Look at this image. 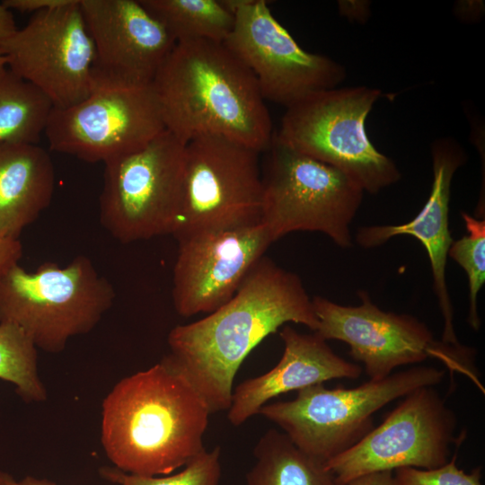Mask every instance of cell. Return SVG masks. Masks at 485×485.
I'll list each match as a JSON object with an SVG mask.
<instances>
[{"mask_svg": "<svg viewBox=\"0 0 485 485\" xmlns=\"http://www.w3.org/2000/svg\"><path fill=\"white\" fill-rule=\"evenodd\" d=\"M287 322L313 331L319 328L313 300L301 278L263 256L227 303L170 331L171 352L166 356L203 398L210 413L227 410L243 360Z\"/></svg>", "mask_w": 485, "mask_h": 485, "instance_id": "1", "label": "cell"}, {"mask_svg": "<svg viewBox=\"0 0 485 485\" xmlns=\"http://www.w3.org/2000/svg\"><path fill=\"white\" fill-rule=\"evenodd\" d=\"M209 409L167 356L118 382L102 402L101 444L114 467L169 475L202 452Z\"/></svg>", "mask_w": 485, "mask_h": 485, "instance_id": "2", "label": "cell"}, {"mask_svg": "<svg viewBox=\"0 0 485 485\" xmlns=\"http://www.w3.org/2000/svg\"><path fill=\"white\" fill-rule=\"evenodd\" d=\"M166 130L183 144L219 136L263 152L273 128L252 72L224 43L177 42L153 83Z\"/></svg>", "mask_w": 485, "mask_h": 485, "instance_id": "3", "label": "cell"}, {"mask_svg": "<svg viewBox=\"0 0 485 485\" xmlns=\"http://www.w3.org/2000/svg\"><path fill=\"white\" fill-rule=\"evenodd\" d=\"M114 298L112 285L85 256L65 267L44 262L33 272L17 264L0 278V323L18 326L37 348L59 353L71 338L90 332Z\"/></svg>", "mask_w": 485, "mask_h": 485, "instance_id": "4", "label": "cell"}, {"mask_svg": "<svg viewBox=\"0 0 485 485\" xmlns=\"http://www.w3.org/2000/svg\"><path fill=\"white\" fill-rule=\"evenodd\" d=\"M379 89L351 86L309 94L287 108L275 137L289 147L345 173L375 194L401 174L370 141L366 121L381 98Z\"/></svg>", "mask_w": 485, "mask_h": 485, "instance_id": "5", "label": "cell"}, {"mask_svg": "<svg viewBox=\"0 0 485 485\" xmlns=\"http://www.w3.org/2000/svg\"><path fill=\"white\" fill-rule=\"evenodd\" d=\"M445 370L412 366L354 388L318 384L297 391L295 399L263 405L258 414L278 425L303 452L322 462L348 450L373 428V416L416 389L435 386Z\"/></svg>", "mask_w": 485, "mask_h": 485, "instance_id": "6", "label": "cell"}, {"mask_svg": "<svg viewBox=\"0 0 485 485\" xmlns=\"http://www.w3.org/2000/svg\"><path fill=\"white\" fill-rule=\"evenodd\" d=\"M260 223L272 242L296 231L320 232L341 248L364 190L338 169L281 143L273 134L261 171Z\"/></svg>", "mask_w": 485, "mask_h": 485, "instance_id": "7", "label": "cell"}, {"mask_svg": "<svg viewBox=\"0 0 485 485\" xmlns=\"http://www.w3.org/2000/svg\"><path fill=\"white\" fill-rule=\"evenodd\" d=\"M357 294L361 304L352 306L314 296L312 300L319 320L315 332L325 340L347 343L349 355L364 365L370 380H382L399 366L431 358L443 363L451 377L454 373L462 374L485 392L472 348L436 340L429 328L416 317L383 311L366 291Z\"/></svg>", "mask_w": 485, "mask_h": 485, "instance_id": "8", "label": "cell"}, {"mask_svg": "<svg viewBox=\"0 0 485 485\" xmlns=\"http://www.w3.org/2000/svg\"><path fill=\"white\" fill-rule=\"evenodd\" d=\"M260 152L219 136L185 144L181 197L172 235L260 224L262 182Z\"/></svg>", "mask_w": 485, "mask_h": 485, "instance_id": "9", "label": "cell"}, {"mask_svg": "<svg viewBox=\"0 0 485 485\" xmlns=\"http://www.w3.org/2000/svg\"><path fill=\"white\" fill-rule=\"evenodd\" d=\"M185 144L168 130L140 149L106 163L100 219L128 243L172 234L179 211Z\"/></svg>", "mask_w": 485, "mask_h": 485, "instance_id": "10", "label": "cell"}, {"mask_svg": "<svg viewBox=\"0 0 485 485\" xmlns=\"http://www.w3.org/2000/svg\"><path fill=\"white\" fill-rule=\"evenodd\" d=\"M433 386L406 396L376 428L325 465L338 485L372 472L403 467L434 469L449 461L457 420Z\"/></svg>", "mask_w": 485, "mask_h": 485, "instance_id": "11", "label": "cell"}, {"mask_svg": "<svg viewBox=\"0 0 485 485\" xmlns=\"http://www.w3.org/2000/svg\"><path fill=\"white\" fill-rule=\"evenodd\" d=\"M222 3L234 15L224 44L252 72L264 101L287 109L311 93L338 87L346 78L341 64L299 46L266 1Z\"/></svg>", "mask_w": 485, "mask_h": 485, "instance_id": "12", "label": "cell"}, {"mask_svg": "<svg viewBox=\"0 0 485 485\" xmlns=\"http://www.w3.org/2000/svg\"><path fill=\"white\" fill-rule=\"evenodd\" d=\"M152 84L96 86L67 108H52L44 134L49 149L104 164L133 153L164 131Z\"/></svg>", "mask_w": 485, "mask_h": 485, "instance_id": "13", "label": "cell"}, {"mask_svg": "<svg viewBox=\"0 0 485 485\" xmlns=\"http://www.w3.org/2000/svg\"><path fill=\"white\" fill-rule=\"evenodd\" d=\"M0 50L7 68L41 92L53 108L76 104L93 91L94 46L79 0L33 13Z\"/></svg>", "mask_w": 485, "mask_h": 485, "instance_id": "14", "label": "cell"}, {"mask_svg": "<svg viewBox=\"0 0 485 485\" xmlns=\"http://www.w3.org/2000/svg\"><path fill=\"white\" fill-rule=\"evenodd\" d=\"M94 46L93 88L152 84L176 41L136 0H79Z\"/></svg>", "mask_w": 485, "mask_h": 485, "instance_id": "15", "label": "cell"}, {"mask_svg": "<svg viewBox=\"0 0 485 485\" xmlns=\"http://www.w3.org/2000/svg\"><path fill=\"white\" fill-rule=\"evenodd\" d=\"M178 242L172 295L174 308L182 317L210 313L227 303L273 243L260 223L202 233Z\"/></svg>", "mask_w": 485, "mask_h": 485, "instance_id": "16", "label": "cell"}, {"mask_svg": "<svg viewBox=\"0 0 485 485\" xmlns=\"http://www.w3.org/2000/svg\"><path fill=\"white\" fill-rule=\"evenodd\" d=\"M433 182L427 202L410 222L401 225H371L357 230L356 242L364 248L380 246L397 235L418 239L427 251L433 289L443 319L442 341L462 347L454 326V309L445 278L449 248L454 242L449 230L451 185L455 172L467 162V154L454 138L446 137L431 144Z\"/></svg>", "mask_w": 485, "mask_h": 485, "instance_id": "17", "label": "cell"}, {"mask_svg": "<svg viewBox=\"0 0 485 485\" xmlns=\"http://www.w3.org/2000/svg\"><path fill=\"white\" fill-rule=\"evenodd\" d=\"M284 344L279 362L267 373L249 378L233 391L227 419L240 426L271 399L324 382L361 375L362 367L338 356L318 333H301L290 325L279 332Z\"/></svg>", "mask_w": 485, "mask_h": 485, "instance_id": "18", "label": "cell"}, {"mask_svg": "<svg viewBox=\"0 0 485 485\" xmlns=\"http://www.w3.org/2000/svg\"><path fill=\"white\" fill-rule=\"evenodd\" d=\"M55 180L51 157L38 144L0 141V234L19 239L49 206Z\"/></svg>", "mask_w": 485, "mask_h": 485, "instance_id": "19", "label": "cell"}, {"mask_svg": "<svg viewBox=\"0 0 485 485\" xmlns=\"http://www.w3.org/2000/svg\"><path fill=\"white\" fill-rule=\"evenodd\" d=\"M253 454L245 485H338L324 462L300 450L278 429L260 438Z\"/></svg>", "mask_w": 485, "mask_h": 485, "instance_id": "20", "label": "cell"}, {"mask_svg": "<svg viewBox=\"0 0 485 485\" xmlns=\"http://www.w3.org/2000/svg\"><path fill=\"white\" fill-rule=\"evenodd\" d=\"M177 42L207 40L224 43L234 13L222 0H139Z\"/></svg>", "mask_w": 485, "mask_h": 485, "instance_id": "21", "label": "cell"}, {"mask_svg": "<svg viewBox=\"0 0 485 485\" xmlns=\"http://www.w3.org/2000/svg\"><path fill=\"white\" fill-rule=\"evenodd\" d=\"M53 106L10 69L0 71V141L38 144Z\"/></svg>", "mask_w": 485, "mask_h": 485, "instance_id": "22", "label": "cell"}, {"mask_svg": "<svg viewBox=\"0 0 485 485\" xmlns=\"http://www.w3.org/2000/svg\"><path fill=\"white\" fill-rule=\"evenodd\" d=\"M37 349L18 326L0 323V379L13 384L16 393L26 402L47 399L39 375Z\"/></svg>", "mask_w": 485, "mask_h": 485, "instance_id": "23", "label": "cell"}, {"mask_svg": "<svg viewBox=\"0 0 485 485\" xmlns=\"http://www.w3.org/2000/svg\"><path fill=\"white\" fill-rule=\"evenodd\" d=\"M467 234L453 242L448 256L465 271L469 284L468 322L478 331L481 320L478 314L477 296L485 282V220L462 213Z\"/></svg>", "mask_w": 485, "mask_h": 485, "instance_id": "24", "label": "cell"}, {"mask_svg": "<svg viewBox=\"0 0 485 485\" xmlns=\"http://www.w3.org/2000/svg\"><path fill=\"white\" fill-rule=\"evenodd\" d=\"M220 454L219 446L210 451L204 449L182 471L164 477L133 475L114 466L101 467L99 474L118 485H219L222 475Z\"/></svg>", "mask_w": 485, "mask_h": 485, "instance_id": "25", "label": "cell"}, {"mask_svg": "<svg viewBox=\"0 0 485 485\" xmlns=\"http://www.w3.org/2000/svg\"><path fill=\"white\" fill-rule=\"evenodd\" d=\"M455 453L442 466L434 469L403 467L392 472L394 485H482L481 468L467 473L456 465Z\"/></svg>", "mask_w": 485, "mask_h": 485, "instance_id": "26", "label": "cell"}, {"mask_svg": "<svg viewBox=\"0 0 485 485\" xmlns=\"http://www.w3.org/2000/svg\"><path fill=\"white\" fill-rule=\"evenodd\" d=\"M22 256V245L19 239L0 234V278L10 269L19 264Z\"/></svg>", "mask_w": 485, "mask_h": 485, "instance_id": "27", "label": "cell"}, {"mask_svg": "<svg viewBox=\"0 0 485 485\" xmlns=\"http://www.w3.org/2000/svg\"><path fill=\"white\" fill-rule=\"evenodd\" d=\"M70 0H4L2 3L11 11L20 13H38L43 10L58 7Z\"/></svg>", "mask_w": 485, "mask_h": 485, "instance_id": "28", "label": "cell"}, {"mask_svg": "<svg viewBox=\"0 0 485 485\" xmlns=\"http://www.w3.org/2000/svg\"><path fill=\"white\" fill-rule=\"evenodd\" d=\"M338 7L340 14L353 22L364 23L370 14L368 1H339Z\"/></svg>", "mask_w": 485, "mask_h": 485, "instance_id": "29", "label": "cell"}, {"mask_svg": "<svg viewBox=\"0 0 485 485\" xmlns=\"http://www.w3.org/2000/svg\"><path fill=\"white\" fill-rule=\"evenodd\" d=\"M454 13L464 22H475L484 13V4L481 1H459L455 4Z\"/></svg>", "mask_w": 485, "mask_h": 485, "instance_id": "30", "label": "cell"}, {"mask_svg": "<svg viewBox=\"0 0 485 485\" xmlns=\"http://www.w3.org/2000/svg\"><path fill=\"white\" fill-rule=\"evenodd\" d=\"M16 26L13 12L2 2L0 3V47L9 40L16 31Z\"/></svg>", "mask_w": 485, "mask_h": 485, "instance_id": "31", "label": "cell"}, {"mask_svg": "<svg viewBox=\"0 0 485 485\" xmlns=\"http://www.w3.org/2000/svg\"><path fill=\"white\" fill-rule=\"evenodd\" d=\"M347 485H394L392 471L372 472L352 480Z\"/></svg>", "mask_w": 485, "mask_h": 485, "instance_id": "32", "label": "cell"}, {"mask_svg": "<svg viewBox=\"0 0 485 485\" xmlns=\"http://www.w3.org/2000/svg\"><path fill=\"white\" fill-rule=\"evenodd\" d=\"M19 481L21 485H57L56 482L48 479L36 478L33 476H26Z\"/></svg>", "mask_w": 485, "mask_h": 485, "instance_id": "33", "label": "cell"}, {"mask_svg": "<svg viewBox=\"0 0 485 485\" xmlns=\"http://www.w3.org/2000/svg\"><path fill=\"white\" fill-rule=\"evenodd\" d=\"M0 485H21V483L12 474L0 471Z\"/></svg>", "mask_w": 485, "mask_h": 485, "instance_id": "34", "label": "cell"}, {"mask_svg": "<svg viewBox=\"0 0 485 485\" xmlns=\"http://www.w3.org/2000/svg\"><path fill=\"white\" fill-rule=\"evenodd\" d=\"M6 67V59L0 50V71Z\"/></svg>", "mask_w": 485, "mask_h": 485, "instance_id": "35", "label": "cell"}]
</instances>
